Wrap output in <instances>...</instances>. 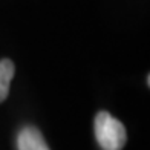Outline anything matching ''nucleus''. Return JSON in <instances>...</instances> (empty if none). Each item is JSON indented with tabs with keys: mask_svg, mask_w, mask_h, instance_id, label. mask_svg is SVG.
Returning a JSON list of instances; mask_svg holds the SVG:
<instances>
[{
	"mask_svg": "<svg viewBox=\"0 0 150 150\" xmlns=\"http://www.w3.org/2000/svg\"><path fill=\"white\" fill-rule=\"evenodd\" d=\"M95 136L103 150H121L127 139L124 124L109 112H100L95 117Z\"/></svg>",
	"mask_w": 150,
	"mask_h": 150,
	"instance_id": "f257e3e1",
	"label": "nucleus"
},
{
	"mask_svg": "<svg viewBox=\"0 0 150 150\" xmlns=\"http://www.w3.org/2000/svg\"><path fill=\"white\" fill-rule=\"evenodd\" d=\"M17 147L18 150H49L43 135L35 127H25L20 130Z\"/></svg>",
	"mask_w": 150,
	"mask_h": 150,
	"instance_id": "f03ea898",
	"label": "nucleus"
},
{
	"mask_svg": "<svg viewBox=\"0 0 150 150\" xmlns=\"http://www.w3.org/2000/svg\"><path fill=\"white\" fill-rule=\"evenodd\" d=\"M14 63L11 60H0V103L5 101L9 93V86L12 77H14Z\"/></svg>",
	"mask_w": 150,
	"mask_h": 150,
	"instance_id": "7ed1b4c3",
	"label": "nucleus"
}]
</instances>
